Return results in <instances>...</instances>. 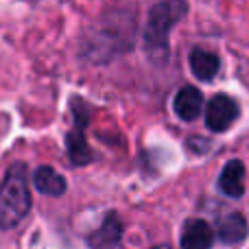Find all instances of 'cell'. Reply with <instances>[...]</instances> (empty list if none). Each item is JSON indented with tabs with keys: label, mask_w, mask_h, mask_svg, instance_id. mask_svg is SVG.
<instances>
[{
	"label": "cell",
	"mask_w": 249,
	"mask_h": 249,
	"mask_svg": "<svg viewBox=\"0 0 249 249\" xmlns=\"http://www.w3.org/2000/svg\"><path fill=\"white\" fill-rule=\"evenodd\" d=\"M173 107H175V114L181 118V121H195V118L199 116V112H201V107H203L201 92L193 86L181 88V90L175 94V103H173Z\"/></svg>",
	"instance_id": "obj_7"
},
{
	"label": "cell",
	"mask_w": 249,
	"mask_h": 249,
	"mask_svg": "<svg viewBox=\"0 0 249 249\" xmlns=\"http://www.w3.org/2000/svg\"><path fill=\"white\" fill-rule=\"evenodd\" d=\"M153 249H171V247H166V245H160V247H153Z\"/></svg>",
	"instance_id": "obj_12"
},
{
	"label": "cell",
	"mask_w": 249,
	"mask_h": 249,
	"mask_svg": "<svg viewBox=\"0 0 249 249\" xmlns=\"http://www.w3.org/2000/svg\"><path fill=\"white\" fill-rule=\"evenodd\" d=\"M186 13H188L186 0H162L151 7L144 29V44L149 53H166L168 33Z\"/></svg>",
	"instance_id": "obj_2"
},
{
	"label": "cell",
	"mask_w": 249,
	"mask_h": 249,
	"mask_svg": "<svg viewBox=\"0 0 249 249\" xmlns=\"http://www.w3.org/2000/svg\"><path fill=\"white\" fill-rule=\"evenodd\" d=\"M214 245V230L203 219L186 221L181 230V249H210Z\"/></svg>",
	"instance_id": "obj_5"
},
{
	"label": "cell",
	"mask_w": 249,
	"mask_h": 249,
	"mask_svg": "<svg viewBox=\"0 0 249 249\" xmlns=\"http://www.w3.org/2000/svg\"><path fill=\"white\" fill-rule=\"evenodd\" d=\"M72 114H74V129L66 138V146H68V155L74 166H83V164H88L92 160V151L86 142V136H83V129L88 127V109L81 103H74Z\"/></svg>",
	"instance_id": "obj_3"
},
{
	"label": "cell",
	"mask_w": 249,
	"mask_h": 249,
	"mask_svg": "<svg viewBox=\"0 0 249 249\" xmlns=\"http://www.w3.org/2000/svg\"><path fill=\"white\" fill-rule=\"evenodd\" d=\"M31 210V193L26 184V166L16 162L0 181V230H13Z\"/></svg>",
	"instance_id": "obj_1"
},
{
	"label": "cell",
	"mask_w": 249,
	"mask_h": 249,
	"mask_svg": "<svg viewBox=\"0 0 249 249\" xmlns=\"http://www.w3.org/2000/svg\"><path fill=\"white\" fill-rule=\"evenodd\" d=\"M219 57L210 51H203V48H195L190 53V70L199 81H212L219 72Z\"/></svg>",
	"instance_id": "obj_10"
},
{
	"label": "cell",
	"mask_w": 249,
	"mask_h": 249,
	"mask_svg": "<svg viewBox=\"0 0 249 249\" xmlns=\"http://www.w3.org/2000/svg\"><path fill=\"white\" fill-rule=\"evenodd\" d=\"M236 116H238V105L225 94H216L206 107V124L210 131L230 129V124L236 121Z\"/></svg>",
	"instance_id": "obj_4"
},
{
	"label": "cell",
	"mask_w": 249,
	"mask_h": 249,
	"mask_svg": "<svg viewBox=\"0 0 249 249\" xmlns=\"http://www.w3.org/2000/svg\"><path fill=\"white\" fill-rule=\"evenodd\" d=\"M216 236H219L221 243L225 245H236V243H243L247 236V221L245 216L236 214H225L223 219L216 223Z\"/></svg>",
	"instance_id": "obj_9"
},
{
	"label": "cell",
	"mask_w": 249,
	"mask_h": 249,
	"mask_svg": "<svg viewBox=\"0 0 249 249\" xmlns=\"http://www.w3.org/2000/svg\"><path fill=\"white\" fill-rule=\"evenodd\" d=\"M219 188L228 197H243V193H245V166L241 160H230L223 166L219 177Z\"/></svg>",
	"instance_id": "obj_6"
},
{
	"label": "cell",
	"mask_w": 249,
	"mask_h": 249,
	"mask_svg": "<svg viewBox=\"0 0 249 249\" xmlns=\"http://www.w3.org/2000/svg\"><path fill=\"white\" fill-rule=\"evenodd\" d=\"M33 184L39 193L48 197H61L66 193V179L51 166H39L33 173Z\"/></svg>",
	"instance_id": "obj_11"
},
{
	"label": "cell",
	"mask_w": 249,
	"mask_h": 249,
	"mask_svg": "<svg viewBox=\"0 0 249 249\" xmlns=\"http://www.w3.org/2000/svg\"><path fill=\"white\" fill-rule=\"evenodd\" d=\"M121 236H123V223L112 212V214L105 216L103 225L88 238V243H90L94 249H112L118 241H121Z\"/></svg>",
	"instance_id": "obj_8"
}]
</instances>
